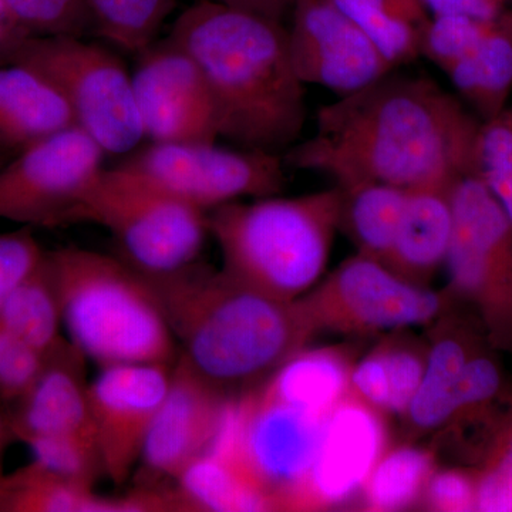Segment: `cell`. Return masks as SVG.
<instances>
[{
	"label": "cell",
	"instance_id": "32",
	"mask_svg": "<svg viewBox=\"0 0 512 512\" xmlns=\"http://www.w3.org/2000/svg\"><path fill=\"white\" fill-rule=\"evenodd\" d=\"M476 175L512 224V106L481 124Z\"/></svg>",
	"mask_w": 512,
	"mask_h": 512
},
{
	"label": "cell",
	"instance_id": "19",
	"mask_svg": "<svg viewBox=\"0 0 512 512\" xmlns=\"http://www.w3.org/2000/svg\"><path fill=\"white\" fill-rule=\"evenodd\" d=\"M86 360L69 339L47 356L32 389L6 407L16 440L26 444L37 437L72 436L96 443Z\"/></svg>",
	"mask_w": 512,
	"mask_h": 512
},
{
	"label": "cell",
	"instance_id": "34",
	"mask_svg": "<svg viewBox=\"0 0 512 512\" xmlns=\"http://www.w3.org/2000/svg\"><path fill=\"white\" fill-rule=\"evenodd\" d=\"M26 446L40 466L72 483L94 488L104 474L94 441L72 436L37 437Z\"/></svg>",
	"mask_w": 512,
	"mask_h": 512
},
{
	"label": "cell",
	"instance_id": "44",
	"mask_svg": "<svg viewBox=\"0 0 512 512\" xmlns=\"http://www.w3.org/2000/svg\"><path fill=\"white\" fill-rule=\"evenodd\" d=\"M10 157H12V154L8 153L5 148L0 147V167H2Z\"/></svg>",
	"mask_w": 512,
	"mask_h": 512
},
{
	"label": "cell",
	"instance_id": "30",
	"mask_svg": "<svg viewBox=\"0 0 512 512\" xmlns=\"http://www.w3.org/2000/svg\"><path fill=\"white\" fill-rule=\"evenodd\" d=\"M439 467L433 447L404 443L387 447L360 490L366 511H402L419 504L430 477Z\"/></svg>",
	"mask_w": 512,
	"mask_h": 512
},
{
	"label": "cell",
	"instance_id": "37",
	"mask_svg": "<svg viewBox=\"0 0 512 512\" xmlns=\"http://www.w3.org/2000/svg\"><path fill=\"white\" fill-rule=\"evenodd\" d=\"M47 356L0 326V404L18 403L42 375Z\"/></svg>",
	"mask_w": 512,
	"mask_h": 512
},
{
	"label": "cell",
	"instance_id": "39",
	"mask_svg": "<svg viewBox=\"0 0 512 512\" xmlns=\"http://www.w3.org/2000/svg\"><path fill=\"white\" fill-rule=\"evenodd\" d=\"M45 255L46 249L37 241L33 228L0 232V309Z\"/></svg>",
	"mask_w": 512,
	"mask_h": 512
},
{
	"label": "cell",
	"instance_id": "12",
	"mask_svg": "<svg viewBox=\"0 0 512 512\" xmlns=\"http://www.w3.org/2000/svg\"><path fill=\"white\" fill-rule=\"evenodd\" d=\"M329 416L282 402L258 387L232 402L217 441L247 464L271 495L275 511H299Z\"/></svg>",
	"mask_w": 512,
	"mask_h": 512
},
{
	"label": "cell",
	"instance_id": "20",
	"mask_svg": "<svg viewBox=\"0 0 512 512\" xmlns=\"http://www.w3.org/2000/svg\"><path fill=\"white\" fill-rule=\"evenodd\" d=\"M72 126L73 111L49 77L25 63L0 62V147L15 156Z\"/></svg>",
	"mask_w": 512,
	"mask_h": 512
},
{
	"label": "cell",
	"instance_id": "10",
	"mask_svg": "<svg viewBox=\"0 0 512 512\" xmlns=\"http://www.w3.org/2000/svg\"><path fill=\"white\" fill-rule=\"evenodd\" d=\"M117 167L207 214L242 198L278 195L286 181L284 156L217 141H150Z\"/></svg>",
	"mask_w": 512,
	"mask_h": 512
},
{
	"label": "cell",
	"instance_id": "41",
	"mask_svg": "<svg viewBox=\"0 0 512 512\" xmlns=\"http://www.w3.org/2000/svg\"><path fill=\"white\" fill-rule=\"evenodd\" d=\"M217 2L282 23L293 8V0H217Z\"/></svg>",
	"mask_w": 512,
	"mask_h": 512
},
{
	"label": "cell",
	"instance_id": "27",
	"mask_svg": "<svg viewBox=\"0 0 512 512\" xmlns=\"http://www.w3.org/2000/svg\"><path fill=\"white\" fill-rule=\"evenodd\" d=\"M0 326L46 356L66 342L62 301L50 251L3 303Z\"/></svg>",
	"mask_w": 512,
	"mask_h": 512
},
{
	"label": "cell",
	"instance_id": "38",
	"mask_svg": "<svg viewBox=\"0 0 512 512\" xmlns=\"http://www.w3.org/2000/svg\"><path fill=\"white\" fill-rule=\"evenodd\" d=\"M420 503L439 512L476 511L477 473L473 467H451L434 471Z\"/></svg>",
	"mask_w": 512,
	"mask_h": 512
},
{
	"label": "cell",
	"instance_id": "40",
	"mask_svg": "<svg viewBox=\"0 0 512 512\" xmlns=\"http://www.w3.org/2000/svg\"><path fill=\"white\" fill-rule=\"evenodd\" d=\"M431 16L466 15L477 19H495L508 12L512 0H424Z\"/></svg>",
	"mask_w": 512,
	"mask_h": 512
},
{
	"label": "cell",
	"instance_id": "8",
	"mask_svg": "<svg viewBox=\"0 0 512 512\" xmlns=\"http://www.w3.org/2000/svg\"><path fill=\"white\" fill-rule=\"evenodd\" d=\"M451 202L446 289L476 313L495 350L512 353V224L476 174L453 185Z\"/></svg>",
	"mask_w": 512,
	"mask_h": 512
},
{
	"label": "cell",
	"instance_id": "2",
	"mask_svg": "<svg viewBox=\"0 0 512 512\" xmlns=\"http://www.w3.org/2000/svg\"><path fill=\"white\" fill-rule=\"evenodd\" d=\"M143 276L178 357L229 399L261 387L316 335L298 299L259 291L221 268L197 261L171 274Z\"/></svg>",
	"mask_w": 512,
	"mask_h": 512
},
{
	"label": "cell",
	"instance_id": "22",
	"mask_svg": "<svg viewBox=\"0 0 512 512\" xmlns=\"http://www.w3.org/2000/svg\"><path fill=\"white\" fill-rule=\"evenodd\" d=\"M429 342L409 329L384 333V338L355 363L350 396L382 413L403 419L426 369Z\"/></svg>",
	"mask_w": 512,
	"mask_h": 512
},
{
	"label": "cell",
	"instance_id": "25",
	"mask_svg": "<svg viewBox=\"0 0 512 512\" xmlns=\"http://www.w3.org/2000/svg\"><path fill=\"white\" fill-rule=\"evenodd\" d=\"M446 74L481 123L503 113L512 94V12L495 18L477 46Z\"/></svg>",
	"mask_w": 512,
	"mask_h": 512
},
{
	"label": "cell",
	"instance_id": "26",
	"mask_svg": "<svg viewBox=\"0 0 512 512\" xmlns=\"http://www.w3.org/2000/svg\"><path fill=\"white\" fill-rule=\"evenodd\" d=\"M356 360L345 346L302 349L269 377L261 389L293 406L329 414L349 394Z\"/></svg>",
	"mask_w": 512,
	"mask_h": 512
},
{
	"label": "cell",
	"instance_id": "7",
	"mask_svg": "<svg viewBox=\"0 0 512 512\" xmlns=\"http://www.w3.org/2000/svg\"><path fill=\"white\" fill-rule=\"evenodd\" d=\"M83 222L106 228L120 258L147 275L171 274L200 261L210 235L207 212L119 167L106 168L94 185Z\"/></svg>",
	"mask_w": 512,
	"mask_h": 512
},
{
	"label": "cell",
	"instance_id": "24",
	"mask_svg": "<svg viewBox=\"0 0 512 512\" xmlns=\"http://www.w3.org/2000/svg\"><path fill=\"white\" fill-rule=\"evenodd\" d=\"M187 511H275L271 495L224 443L212 446L175 481Z\"/></svg>",
	"mask_w": 512,
	"mask_h": 512
},
{
	"label": "cell",
	"instance_id": "17",
	"mask_svg": "<svg viewBox=\"0 0 512 512\" xmlns=\"http://www.w3.org/2000/svg\"><path fill=\"white\" fill-rule=\"evenodd\" d=\"M386 419L350 394L333 409L299 511L329 510L359 495L389 447Z\"/></svg>",
	"mask_w": 512,
	"mask_h": 512
},
{
	"label": "cell",
	"instance_id": "36",
	"mask_svg": "<svg viewBox=\"0 0 512 512\" xmlns=\"http://www.w3.org/2000/svg\"><path fill=\"white\" fill-rule=\"evenodd\" d=\"M476 473V511L512 512V410L485 451Z\"/></svg>",
	"mask_w": 512,
	"mask_h": 512
},
{
	"label": "cell",
	"instance_id": "28",
	"mask_svg": "<svg viewBox=\"0 0 512 512\" xmlns=\"http://www.w3.org/2000/svg\"><path fill=\"white\" fill-rule=\"evenodd\" d=\"M339 188L342 194L339 231H345L357 254L386 264L409 190L380 183Z\"/></svg>",
	"mask_w": 512,
	"mask_h": 512
},
{
	"label": "cell",
	"instance_id": "29",
	"mask_svg": "<svg viewBox=\"0 0 512 512\" xmlns=\"http://www.w3.org/2000/svg\"><path fill=\"white\" fill-rule=\"evenodd\" d=\"M366 33L394 69L419 59L431 13L424 0H329Z\"/></svg>",
	"mask_w": 512,
	"mask_h": 512
},
{
	"label": "cell",
	"instance_id": "14",
	"mask_svg": "<svg viewBox=\"0 0 512 512\" xmlns=\"http://www.w3.org/2000/svg\"><path fill=\"white\" fill-rule=\"evenodd\" d=\"M174 365L127 363L101 367L90 382V413L104 476L126 483L140 463L154 417L170 387Z\"/></svg>",
	"mask_w": 512,
	"mask_h": 512
},
{
	"label": "cell",
	"instance_id": "15",
	"mask_svg": "<svg viewBox=\"0 0 512 512\" xmlns=\"http://www.w3.org/2000/svg\"><path fill=\"white\" fill-rule=\"evenodd\" d=\"M140 56L131 80L144 138L153 143L217 141L210 92L195 60L168 37Z\"/></svg>",
	"mask_w": 512,
	"mask_h": 512
},
{
	"label": "cell",
	"instance_id": "6",
	"mask_svg": "<svg viewBox=\"0 0 512 512\" xmlns=\"http://www.w3.org/2000/svg\"><path fill=\"white\" fill-rule=\"evenodd\" d=\"M3 60L28 64L49 77L69 103L76 126L106 156L126 157L146 140L131 73L99 43L86 36H20L0 53Z\"/></svg>",
	"mask_w": 512,
	"mask_h": 512
},
{
	"label": "cell",
	"instance_id": "18",
	"mask_svg": "<svg viewBox=\"0 0 512 512\" xmlns=\"http://www.w3.org/2000/svg\"><path fill=\"white\" fill-rule=\"evenodd\" d=\"M427 328L426 369L402 419L412 440L437 433L447 423L468 362L478 350L490 345L476 313L454 298Z\"/></svg>",
	"mask_w": 512,
	"mask_h": 512
},
{
	"label": "cell",
	"instance_id": "1",
	"mask_svg": "<svg viewBox=\"0 0 512 512\" xmlns=\"http://www.w3.org/2000/svg\"><path fill=\"white\" fill-rule=\"evenodd\" d=\"M481 121L427 77L392 72L322 107L316 131L284 154L286 167L336 185L453 187L476 174Z\"/></svg>",
	"mask_w": 512,
	"mask_h": 512
},
{
	"label": "cell",
	"instance_id": "13",
	"mask_svg": "<svg viewBox=\"0 0 512 512\" xmlns=\"http://www.w3.org/2000/svg\"><path fill=\"white\" fill-rule=\"evenodd\" d=\"M288 42L301 82L325 87L338 97L359 92L396 70L329 0H293Z\"/></svg>",
	"mask_w": 512,
	"mask_h": 512
},
{
	"label": "cell",
	"instance_id": "11",
	"mask_svg": "<svg viewBox=\"0 0 512 512\" xmlns=\"http://www.w3.org/2000/svg\"><path fill=\"white\" fill-rule=\"evenodd\" d=\"M104 157L79 126L19 151L0 167V218L30 228L80 224L87 197L106 170Z\"/></svg>",
	"mask_w": 512,
	"mask_h": 512
},
{
	"label": "cell",
	"instance_id": "31",
	"mask_svg": "<svg viewBox=\"0 0 512 512\" xmlns=\"http://www.w3.org/2000/svg\"><path fill=\"white\" fill-rule=\"evenodd\" d=\"M93 30L130 53L157 42L158 33L175 8V0H84Z\"/></svg>",
	"mask_w": 512,
	"mask_h": 512
},
{
	"label": "cell",
	"instance_id": "35",
	"mask_svg": "<svg viewBox=\"0 0 512 512\" xmlns=\"http://www.w3.org/2000/svg\"><path fill=\"white\" fill-rule=\"evenodd\" d=\"M494 19L466 15H434L424 33L420 57L447 73L477 46Z\"/></svg>",
	"mask_w": 512,
	"mask_h": 512
},
{
	"label": "cell",
	"instance_id": "21",
	"mask_svg": "<svg viewBox=\"0 0 512 512\" xmlns=\"http://www.w3.org/2000/svg\"><path fill=\"white\" fill-rule=\"evenodd\" d=\"M451 188H419L407 194L384 265L412 284L430 286L431 279L446 265L454 231Z\"/></svg>",
	"mask_w": 512,
	"mask_h": 512
},
{
	"label": "cell",
	"instance_id": "4",
	"mask_svg": "<svg viewBox=\"0 0 512 512\" xmlns=\"http://www.w3.org/2000/svg\"><path fill=\"white\" fill-rule=\"evenodd\" d=\"M340 188L301 197L231 202L208 212L222 271L295 301L318 284L339 231Z\"/></svg>",
	"mask_w": 512,
	"mask_h": 512
},
{
	"label": "cell",
	"instance_id": "3",
	"mask_svg": "<svg viewBox=\"0 0 512 512\" xmlns=\"http://www.w3.org/2000/svg\"><path fill=\"white\" fill-rule=\"evenodd\" d=\"M168 39L200 67L218 137L279 156L299 143L305 84L293 67L284 23L200 0L175 19Z\"/></svg>",
	"mask_w": 512,
	"mask_h": 512
},
{
	"label": "cell",
	"instance_id": "33",
	"mask_svg": "<svg viewBox=\"0 0 512 512\" xmlns=\"http://www.w3.org/2000/svg\"><path fill=\"white\" fill-rule=\"evenodd\" d=\"M5 6L23 36H86L93 29L84 0H5Z\"/></svg>",
	"mask_w": 512,
	"mask_h": 512
},
{
	"label": "cell",
	"instance_id": "42",
	"mask_svg": "<svg viewBox=\"0 0 512 512\" xmlns=\"http://www.w3.org/2000/svg\"><path fill=\"white\" fill-rule=\"evenodd\" d=\"M15 441L18 440H16L15 433H13L8 409L0 404V477L5 474V471H3V460H5L6 451Z\"/></svg>",
	"mask_w": 512,
	"mask_h": 512
},
{
	"label": "cell",
	"instance_id": "5",
	"mask_svg": "<svg viewBox=\"0 0 512 512\" xmlns=\"http://www.w3.org/2000/svg\"><path fill=\"white\" fill-rule=\"evenodd\" d=\"M67 339L97 366L174 365L178 346L141 272L119 255L66 247L50 251Z\"/></svg>",
	"mask_w": 512,
	"mask_h": 512
},
{
	"label": "cell",
	"instance_id": "43",
	"mask_svg": "<svg viewBox=\"0 0 512 512\" xmlns=\"http://www.w3.org/2000/svg\"><path fill=\"white\" fill-rule=\"evenodd\" d=\"M20 36H23L22 33L13 26L12 20L9 18L5 0H0V53Z\"/></svg>",
	"mask_w": 512,
	"mask_h": 512
},
{
	"label": "cell",
	"instance_id": "23",
	"mask_svg": "<svg viewBox=\"0 0 512 512\" xmlns=\"http://www.w3.org/2000/svg\"><path fill=\"white\" fill-rule=\"evenodd\" d=\"M156 494L138 488L123 498L101 497L93 487L72 483L33 460L0 477V512L160 511Z\"/></svg>",
	"mask_w": 512,
	"mask_h": 512
},
{
	"label": "cell",
	"instance_id": "9",
	"mask_svg": "<svg viewBox=\"0 0 512 512\" xmlns=\"http://www.w3.org/2000/svg\"><path fill=\"white\" fill-rule=\"evenodd\" d=\"M453 301L447 289L406 281L369 256L356 254L298 298L313 332L384 335L429 326Z\"/></svg>",
	"mask_w": 512,
	"mask_h": 512
},
{
	"label": "cell",
	"instance_id": "16",
	"mask_svg": "<svg viewBox=\"0 0 512 512\" xmlns=\"http://www.w3.org/2000/svg\"><path fill=\"white\" fill-rule=\"evenodd\" d=\"M220 390L177 357L170 387L154 417L141 453V487L160 488L211 450L220 436L229 407Z\"/></svg>",
	"mask_w": 512,
	"mask_h": 512
}]
</instances>
